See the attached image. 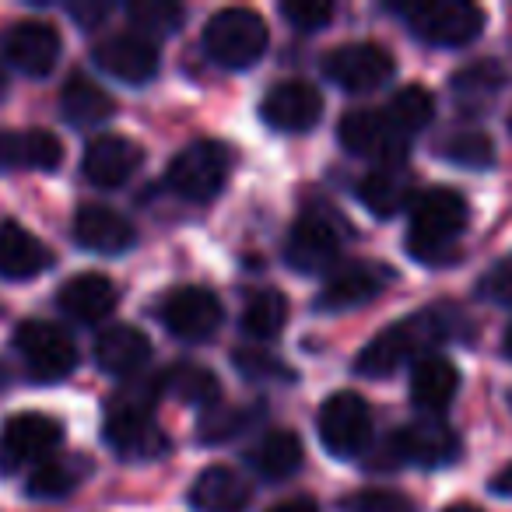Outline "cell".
I'll return each instance as SVG.
<instances>
[{
    "mask_svg": "<svg viewBox=\"0 0 512 512\" xmlns=\"http://www.w3.org/2000/svg\"><path fill=\"white\" fill-rule=\"evenodd\" d=\"M467 200L449 186H432L411 200V228H407V253L421 264H449L467 228Z\"/></svg>",
    "mask_w": 512,
    "mask_h": 512,
    "instance_id": "6da1fadb",
    "label": "cell"
},
{
    "mask_svg": "<svg viewBox=\"0 0 512 512\" xmlns=\"http://www.w3.org/2000/svg\"><path fill=\"white\" fill-rule=\"evenodd\" d=\"M162 386L158 379L151 383H134L120 393V397L109 404V418H106V435L109 449L123 460H155L165 453V432L158 428V421L151 418V404L158 400Z\"/></svg>",
    "mask_w": 512,
    "mask_h": 512,
    "instance_id": "7a4b0ae2",
    "label": "cell"
},
{
    "mask_svg": "<svg viewBox=\"0 0 512 512\" xmlns=\"http://www.w3.org/2000/svg\"><path fill=\"white\" fill-rule=\"evenodd\" d=\"M453 334V320H446L442 313H414L407 320L386 327L369 348H362L358 355V372L369 379H386L400 369V365L421 362L425 351L432 344L449 341Z\"/></svg>",
    "mask_w": 512,
    "mask_h": 512,
    "instance_id": "3957f363",
    "label": "cell"
},
{
    "mask_svg": "<svg viewBox=\"0 0 512 512\" xmlns=\"http://www.w3.org/2000/svg\"><path fill=\"white\" fill-rule=\"evenodd\" d=\"M267 22L249 8H228L207 22L204 29V53L218 67L228 71H246L267 50Z\"/></svg>",
    "mask_w": 512,
    "mask_h": 512,
    "instance_id": "277c9868",
    "label": "cell"
},
{
    "mask_svg": "<svg viewBox=\"0 0 512 512\" xmlns=\"http://www.w3.org/2000/svg\"><path fill=\"white\" fill-rule=\"evenodd\" d=\"M397 11L414 36L432 46H467L484 29V11L470 0H414Z\"/></svg>",
    "mask_w": 512,
    "mask_h": 512,
    "instance_id": "5b68a950",
    "label": "cell"
},
{
    "mask_svg": "<svg viewBox=\"0 0 512 512\" xmlns=\"http://www.w3.org/2000/svg\"><path fill=\"white\" fill-rule=\"evenodd\" d=\"M228 165H232V155H228L225 144L193 141L169 162L165 183L186 200H211L225 186Z\"/></svg>",
    "mask_w": 512,
    "mask_h": 512,
    "instance_id": "8992f818",
    "label": "cell"
},
{
    "mask_svg": "<svg viewBox=\"0 0 512 512\" xmlns=\"http://www.w3.org/2000/svg\"><path fill=\"white\" fill-rule=\"evenodd\" d=\"M15 348L22 355L25 369L39 383H60L74 372L78 365V348L74 341L57 327V323L46 320H29L15 330Z\"/></svg>",
    "mask_w": 512,
    "mask_h": 512,
    "instance_id": "52a82bcc",
    "label": "cell"
},
{
    "mask_svg": "<svg viewBox=\"0 0 512 512\" xmlns=\"http://www.w3.org/2000/svg\"><path fill=\"white\" fill-rule=\"evenodd\" d=\"M320 439L341 460L358 456L372 439V411L358 393H330L320 407Z\"/></svg>",
    "mask_w": 512,
    "mask_h": 512,
    "instance_id": "ba28073f",
    "label": "cell"
},
{
    "mask_svg": "<svg viewBox=\"0 0 512 512\" xmlns=\"http://www.w3.org/2000/svg\"><path fill=\"white\" fill-rule=\"evenodd\" d=\"M341 144L358 158H372L379 165H400L407 155V137L379 109H355L337 127Z\"/></svg>",
    "mask_w": 512,
    "mask_h": 512,
    "instance_id": "9c48e42d",
    "label": "cell"
},
{
    "mask_svg": "<svg viewBox=\"0 0 512 512\" xmlns=\"http://www.w3.org/2000/svg\"><path fill=\"white\" fill-rule=\"evenodd\" d=\"M323 71H327V78L334 81V85H341L344 92H372V88H383L386 81L393 78L397 64H393L386 46L348 43L330 53Z\"/></svg>",
    "mask_w": 512,
    "mask_h": 512,
    "instance_id": "30bf717a",
    "label": "cell"
},
{
    "mask_svg": "<svg viewBox=\"0 0 512 512\" xmlns=\"http://www.w3.org/2000/svg\"><path fill=\"white\" fill-rule=\"evenodd\" d=\"M390 463H418V467H442L460 456V439L442 421H414L386 439Z\"/></svg>",
    "mask_w": 512,
    "mask_h": 512,
    "instance_id": "8fae6325",
    "label": "cell"
},
{
    "mask_svg": "<svg viewBox=\"0 0 512 512\" xmlns=\"http://www.w3.org/2000/svg\"><path fill=\"white\" fill-rule=\"evenodd\" d=\"M260 116L267 127L285 130V134H306L320 123L323 95L309 81H278L260 102Z\"/></svg>",
    "mask_w": 512,
    "mask_h": 512,
    "instance_id": "7c38bea8",
    "label": "cell"
},
{
    "mask_svg": "<svg viewBox=\"0 0 512 512\" xmlns=\"http://www.w3.org/2000/svg\"><path fill=\"white\" fill-rule=\"evenodd\" d=\"M285 256H288V264L302 274L327 271L337 256H341V232H337V221L320 211L302 214V218L292 225Z\"/></svg>",
    "mask_w": 512,
    "mask_h": 512,
    "instance_id": "4fadbf2b",
    "label": "cell"
},
{
    "mask_svg": "<svg viewBox=\"0 0 512 512\" xmlns=\"http://www.w3.org/2000/svg\"><path fill=\"white\" fill-rule=\"evenodd\" d=\"M64 439V425L53 421L50 414L39 411H25L15 414V418L4 425V435H0V453H4V463L8 467H25L32 460H43Z\"/></svg>",
    "mask_w": 512,
    "mask_h": 512,
    "instance_id": "5bb4252c",
    "label": "cell"
},
{
    "mask_svg": "<svg viewBox=\"0 0 512 512\" xmlns=\"http://www.w3.org/2000/svg\"><path fill=\"white\" fill-rule=\"evenodd\" d=\"M162 323L169 327L172 337L207 341V337H214V330L221 327V302H218V295L207 292V288L186 285L165 299Z\"/></svg>",
    "mask_w": 512,
    "mask_h": 512,
    "instance_id": "9a60e30c",
    "label": "cell"
},
{
    "mask_svg": "<svg viewBox=\"0 0 512 512\" xmlns=\"http://www.w3.org/2000/svg\"><path fill=\"white\" fill-rule=\"evenodd\" d=\"M144 162V151L137 148L130 137L120 134H102L95 141H88L85 158H81V172L92 186L102 190H116L123 186Z\"/></svg>",
    "mask_w": 512,
    "mask_h": 512,
    "instance_id": "2e32d148",
    "label": "cell"
},
{
    "mask_svg": "<svg viewBox=\"0 0 512 512\" xmlns=\"http://www.w3.org/2000/svg\"><path fill=\"white\" fill-rule=\"evenodd\" d=\"M95 64L123 85H144L158 71V46L137 32H123V36H109L95 46Z\"/></svg>",
    "mask_w": 512,
    "mask_h": 512,
    "instance_id": "e0dca14e",
    "label": "cell"
},
{
    "mask_svg": "<svg viewBox=\"0 0 512 512\" xmlns=\"http://www.w3.org/2000/svg\"><path fill=\"white\" fill-rule=\"evenodd\" d=\"M4 57L29 78H46L60 60V36L46 22H18L4 36Z\"/></svg>",
    "mask_w": 512,
    "mask_h": 512,
    "instance_id": "ac0fdd59",
    "label": "cell"
},
{
    "mask_svg": "<svg viewBox=\"0 0 512 512\" xmlns=\"http://www.w3.org/2000/svg\"><path fill=\"white\" fill-rule=\"evenodd\" d=\"M53 253L46 249L43 239L25 232L18 221H4L0 225V278L8 281H29L50 271Z\"/></svg>",
    "mask_w": 512,
    "mask_h": 512,
    "instance_id": "d6986e66",
    "label": "cell"
},
{
    "mask_svg": "<svg viewBox=\"0 0 512 512\" xmlns=\"http://www.w3.org/2000/svg\"><path fill=\"white\" fill-rule=\"evenodd\" d=\"M386 285V271L379 267H341L337 274H330L323 281L320 295H316V309L323 313H344V309H355V306H365L372 302Z\"/></svg>",
    "mask_w": 512,
    "mask_h": 512,
    "instance_id": "ffe728a7",
    "label": "cell"
},
{
    "mask_svg": "<svg viewBox=\"0 0 512 512\" xmlns=\"http://www.w3.org/2000/svg\"><path fill=\"white\" fill-rule=\"evenodd\" d=\"M74 239H78V246L92 249V253L116 256L134 246L137 232L123 214L95 204V207H81L78 211V218H74Z\"/></svg>",
    "mask_w": 512,
    "mask_h": 512,
    "instance_id": "44dd1931",
    "label": "cell"
},
{
    "mask_svg": "<svg viewBox=\"0 0 512 512\" xmlns=\"http://www.w3.org/2000/svg\"><path fill=\"white\" fill-rule=\"evenodd\" d=\"M64 162V144L50 130H0V169L50 172Z\"/></svg>",
    "mask_w": 512,
    "mask_h": 512,
    "instance_id": "7402d4cb",
    "label": "cell"
},
{
    "mask_svg": "<svg viewBox=\"0 0 512 512\" xmlns=\"http://www.w3.org/2000/svg\"><path fill=\"white\" fill-rule=\"evenodd\" d=\"M151 341L130 323H116V327L102 330L95 341V362L106 376H134L148 365Z\"/></svg>",
    "mask_w": 512,
    "mask_h": 512,
    "instance_id": "603a6c76",
    "label": "cell"
},
{
    "mask_svg": "<svg viewBox=\"0 0 512 512\" xmlns=\"http://www.w3.org/2000/svg\"><path fill=\"white\" fill-rule=\"evenodd\" d=\"M60 309L81 323H99L116 309V288L106 274H74L57 295Z\"/></svg>",
    "mask_w": 512,
    "mask_h": 512,
    "instance_id": "cb8c5ba5",
    "label": "cell"
},
{
    "mask_svg": "<svg viewBox=\"0 0 512 512\" xmlns=\"http://www.w3.org/2000/svg\"><path fill=\"white\" fill-rule=\"evenodd\" d=\"M249 481L232 467H207L190 488V502L204 512H242L249 505Z\"/></svg>",
    "mask_w": 512,
    "mask_h": 512,
    "instance_id": "d4e9b609",
    "label": "cell"
},
{
    "mask_svg": "<svg viewBox=\"0 0 512 512\" xmlns=\"http://www.w3.org/2000/svg\"><path fill=\"white\" fill-rule=\"evenodd\" d=\"M358 197L376 218H393L414 197V179L404 165H379L358 183Z\"/></svg>",
    "mask_w": 512,
    "mask_h": 512,
    "instance_id": "484cf974",
    "label": "cell"
},
{
    "mask_svg": "<svg viewBox=\"0 0 512 512\" xmlns=\"http://www.w3.org/2000/svg\"><path fill=\"white\" fill-rule=\"evenodd\" d=\"M456 390H460V372H456L453 362L446 358H421L411 369V400L421 407V411H446L456 400Z\"/></svg>",
    "mask_w": 512,
    "mask_h": 512,
    "instance_id": "4316f807",
    "label": "cell"
},
{
    "mask_svg": "<svg viewBox=\"0 0 512 512\" xmlns=\"http://www.w3.org/2000/svg\"><path fill=\"white\" fill-rule=\"evenodd\" d=\"M60 109H64L67 123H74V127H95V123H106L116 113V102L88 74L74 71L67 78L64 92H60Z\"/></svg>",
    "mask_w": 512,
    "mask_h": 512,
    "instance_id": "83f0119b",
    "label": "cell"
},
{
    "mask_svg": "<svg viewBox=\"0 0 512 512\" xmlns=\"http://www.w3.org/2000/svg\"><path fill=\"white\" fill-rule=\"evenodd\" d=\"M302 439L295 432H267L249 453V463L264 481H285L302 467Z\"/></svg>",
    "mask_w": 512,
    "mask_h": 512,
    "instance_id": "f1b7e54d",
    "label": "cell"
},
{
    "mask_svg": "<svg viewBox=\"0 0 512 512\" xmlns=\"http://www.w3.org/2000/svg\"><path fill=\"white\" fill-rule=\"evenodd\" d=\"M158 386H162V393H172V397L183 400V404H200V407H211L221 393L218 376H214L211 369H204V365H193V362L172 365L169 372L158 376Z\"/></svg>",
    "mask_w": 512,
    "mask_h": 512,
    "instance_id": "f546056e",
    "label": "cell"
},
{
    "mask_svg": "<svg viewBox=\"0 0 512 512\" xmlns=\"http://www.w3.org/2000/svg\"><path fill=\"white\" fill-rule=\"evenodd\" d=\"M288 323V299L274 288L249 295L246 309H242V334L253 341H271L285 330Z\"/></svg>",
    "mask_w": 512,
    "mask_h": 512,
    "instance_id": "4dcf8cb0",
    "label": "cell"
},
{
    "mask_svg": "<svg viewBox=\"0 0 512 512\" xmlns=\"http://www.w3.org/2000/svg\"><path fill=\"white\" fill-rule=\"evenodd\" d=\"M183 15H186V11L179 8L176 0H134V4L127 8L130 25H134L137 36H144L148 43L179 32Z\"/></svg>",
    "mask_w": 512,
    "mask_h": 512,
    "instance_id": "1f68e13d",
    "label": "cell"
},
{
    "mask_svg": "<svg viewBox=\"0 0 512 512\" xmlns=\"http://www.w3.org/2000/svg\"><path fill=\"white\" fill-rule=\"evenodd\" d=\"M85 477H88V467H85V460H78V456H71V460H46L32 470L29 495H36V498L71 495Z\"/></svg>",
    "mask_w": 512,
    "mask_h": 512,
    "instance_id": "d6a6232c",
    "label": "cell"
},
{
    "mask_svg": "<svg viewBox=\"0 0 512 512\" xmlns=\"http://www.w3.org/2000/svg\"><path fill=\"white\" fill-rule=\"evenodd\" d=\"M386 116H390V123H393V127H397L404 137L418 134V130H425L428 123H432V116H435V99H432V92H425L421 85L400 88V92L390 99V106H386Z\"/></svg>",
    "mask_w": 512,
    "mask_h": 512,
    "instance_id": "836d02e7",
    "label": "cell"
},
{
    "mask_svg": "<svg viewBox=\"0 0 512 512\" xmlns=\"http://www.w3.org/2000/svg\"><path fill=\"white\" fill-rule=\"evenodd\" d=\"M453 92L463 106H481L491 95H498V88L505 85V71L495 64V60H481V64H470L463 71L453 74Z\"/></svg>",
    "mask_w": 512,
    "mask_h": 512,
    "instance_id": "e575fe53",
    "label": "cell"
},
{
    "mask_svg": "<svg viewBox=\"0 0 512 512\" xmlns=\"http://www.w3.org/2000/svg\"><path fill=\"white\" fill-rule=\"evenodd\" d=\"M439 155L463 165V169H488V165L495 162V144H491V137L481 134V130H463V134L446 137Z\"/></svg>",
    "mask_w": 512,
    "mask_h": 512,
    "instance_id": "d590c367",
    "label": "cell"
},
{
    "mask_svg": "<svg viewBox=\"0 0 512 512\" xmlns=\"http://www.w3.org/2000/svg\"><path fill=\"white\" fill-rule=\"evenodd\" d=\"M249 418H253V411H242V407H218V411H207L197 428V439L200 442L235 439V435L246 432V428L253 425Z\"/></svg>",
    "mask_w": 512,
    "mask_h": 512,
    "instance_id": "8d00e7d4",
    "label": "cell"
},
{
    "mask_svg": "<svg viewBox=\"0 0 512 512\" xmlns=\"http://www.w3.org/2000/svg\"><path fill=\"white\" fill-rule=\"evenodd\" d=\"M344 512H414L411 498L390 488H365L344 498Z\"/></svg>",
    "mask_w": 512,
    "mask_h": 512,
    "instance_id": "74e56055",
    "label": "cell"
},
{
    "mask_svg": "<svg viewBox=\"0 0 512 512\" xmlns=\"http://www.w3.org/2000/svg\"><path fill=\"white\" fill-rule=\"evenodd\" d=\"M281 15L299 32H316V29H323V25H330L334 4H330V0H285V4H281Z\"/></svg>",
    "mask_w": 512,
    "mask_h": 512,
    "instance_id": "f35d334b",
    "label": "cell"
},
{
    "mask_svg": "<svg viewBox=\"0 0 512 512\" xmlns=\"http://www.w3.org/2000/svg\"><path fill=\"white\" fill-rule=\"evenodd\" d=\"M235 365H239V372L249 379H285L288 376L285 365L274 355H264V351H235Z\"/></svg>",
    "mask_w": 512,
    "mask_h": 512,
    "instance_id": "ab89813d",
    "label": "cell"
},
{
    "mask_svg": "<svg viewBox=\"0 0 512 512\" xmlns=\"http://www.w3.org/2000/svg\"><path fill=\"white\" fill-rule=\"evenodd\" d=\"M484 295L498 306H512V271L509 267H498L484 278Z\"/></svg>",
    "mask_w": 512,
    "mask_h": 512,
    "instance_id": "60d3db41",
    "label": "cell"
},
{
    "mask_svg": "<svg viewBox=\"0 0 512 512\" xmlns=\"http://www.w3.org/2000/svg\"><path fill=\"white\" fill-rule=\"evenodd\" d=\"M67 11H71V18L81 25V29H95V25L109 15V4L106 0H78V4H71Z\"/></svg>",
    "mask_w": 512,
    "mask_h": 512,
    "instance_id": "b9f144b4",
    "label": "cell"
},
{
    "mask_svg": "<svg viewBox=\"0 0 512 512\" xmlns=\"http://www.w3.org/2000/svg\"><path fill=\"white\" fill-rule=\"evenodd\" d=\"M267 512H320V505L306 495H295V498H285V502H274Z\"/></svg>",
    "mask_w": 512,
    "mask_h": 512,
    "instance_id": "7bdbcfd3",
    "label": "cell"
},
{
    "mask_svg": "<svg viewBox=\"0 0 512 512\" xmlns=\"http://www.w3.org/2000/svg\"><path fill=\"white\" fill-rule=\"evenodd\" d=\"M491 491H495V495H512V463L505 470H498L495 481H491Z\"/></svg>",
    "mask_w": 512,
    "mask_h": 512,
    "instance_id": "ee69618b",
    "label": "cell"
},
{
    "mask_svg": "<svg viewBox=\"0 0 512 512\" xmlns=\"http://www.w3.org/2000/svg\"><path fill=\"white\" fill-rule=\"evenodd\" d=\"M442 512H481L477 505H467V502H456V505H449V509H442Z\"/></svg>",
    "mask_w": 512,
    "mask_h": 512,
    "instance_id": "f6af8a7d",
    "label": "cell"
},
{
    "mask_svg": "<svg viewBox=\"0 0 512 512\" xmlns=\"http://www.w3.org/2000/svg\"><path fill=\"white\" fill-rule=\"evenodd\" d=\"M502 351L512 358V323H509V330H505V341H502Z\"/></svg>",
    "mask_w": 512,
    "mask_h": 512,
    "instance_id": "bcb514c9",
    "label": "cell"
},
{
    "mask_svg": "<svg viewBox=\"0 0 512 512\" xmlns=\"http://www.w3.org/2000/svg\"><path fill=\"white\" fill-rule=\"evenodd\" d=\"M0 99H8V74H4V67H0Z\"/></svg>",
    "mask_w": 512,
    "mask_h": 512,
    "instance_id": "7dc6e473",
    "label": "cell"
},
{
    "mask_svg": "<svg viewBox=\"0 0 512 512\" xmlns=\"http://www.w3.org/2000/svg\"><path fill=\"white\" fill-rule=\"evenodd\" d=\"M0 383H8V376H4V372H0Z\"/></svg>",
    "mask_w": 512,
    "mask_h": 512,
    "instance_id": "c3c4849f",
    "label": "cell"
}]
</instances>
